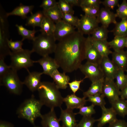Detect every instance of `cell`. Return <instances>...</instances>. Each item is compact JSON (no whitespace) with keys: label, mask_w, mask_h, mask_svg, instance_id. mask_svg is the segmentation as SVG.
<instances>
[{"label":"cell","mask_w":127,"mask_h":127,"mask_svg":"<svg viewBox=\"0 0 127 127\" xmlns=\"http://www.w3.org/2000/svg\"><path fill=\"white\" fill-rule=\"evenodd\" d=\"M83 35L78 31L66 36L56 44L54 59L65 73L78 69L85 59Z\"/></svg>","instance_id":"obj_1"},{"label":"cell","mask_w":127,"mask_h":127,"mask_svg":"<svg viewBox=\"0 0 127 127\" xmlns=\"http://www.w3.org/2000/svg\"><path fill=\"white\" fill-rule=\"evenodd\" d=\"M37 91L39 99L43 105L50 109L56 107H61L64 98L54 82H41Z\"/></svg>","instance_id":"obj_2"},{"label":"cell","mask_w":127,"mask_h":127,"mask_svg":"<svg viewBox=\"0 0 127 127\" xmlns=\"http://www.w3.org/2000/svg\"><path fill=\"white\" fill-rule=\"evenodd\" d=\"M43 105L39 99L31 97L25 100L19 106L16 111L18 117L25 119L34 125L35 121L37 118H41L42 115L41 110Z\"/></svg>","instance_id":"obj_3"},{"label":"cell","mask_w":127,"mask_h":127,"mask_svg":"<svg viewBox=\"0 0 127 127\" xmlns=\"http://www.w3.org/2000/svg\"><path fill=\"white\" fill-rule=\"evenodd\" d=\"M56 41L54 35L41 33L36 37L32 41V50L42 57L49 56L54 53L56 46Z\"/></svg>","instance_id":"obj_4"},{"label":"cell","mask_w":127,"mask_h":127,"mask_svg":"<svg viewBox=\"0 0 127 127\" xmlns=\"http://www.w3.org/2000/svg\"><path fill=\"white\" fill-rule=\"evenodd\" d=\"M0 7V58H4L11 52L8 42L9 37L8 17L1 5Z\"/></svg>","instance_id":"obj_5"},{"label":"cell","mask_w":127,"mask_h":127,"mask_svg":"<svg viewBox=\"0 0 127 127\" xmlns=\"http://www.w3.org/2000/svg\"><path fill=\"white\" fill-rule=\"evenodd\" d=\"M33 52L31 50L23 49L16 52H11L10 56L11 63L9 65L11 68L14 70H17L25 68L28 71V67L32 66L34 61L31 58Z\"/></svg>","instance_id":"obj_6"},{"label":"cell","mask_w":127,"mask_h":127,"mask_svg":"<svg viewBox=\"0 0 127 127\" xmlns=\"http://www.w3.org/2000/svg\"><path fill=\"white\" fill-rule=\"evenodd\" d=\"M17 72L11 69L0 79V84L5 86L10 93L20 95L22 92L24 84L20 79Z\"/></svg>","instance_id":"obj_7"},{"label":"cell","mask_w":127,"mask_h":127,"mask_svg":"<svg viewBox=\"0 0 127 127\" xmlns=\"http://www.w3.org/2000/svg\"><path fill=\"white\" fill-rule=\"evenodd\" d=\"M79 69L85 76L84 79L88 78L92 83L104 78L99 65L87 61Z\"/></svg>","instance_id":"obj_8"},{"label":"cell","mask_w":127,"mask_h":127,"mask_svg":"<svg viewBox=\"0 0 127 127\" xmlns=\"http://www.w3.org/2000/svg\"><path fill=\"white\" fill-rule=\"evenodd\" d=\"M99 23L96 18L82 15L77 28V31L83 35H90L99 27Z\"/></svg>","instance_id":"obj_9"},{"label":"cell","mask_w":127,"mask_h":127,"mask_svg":"<svg viewBox=\"0 0 127 127\" xmlns=\"http://www.w3.org/2000/svg\"><path fill=\"white\" fill-rule=\"evenodd\" d=\"M85 59L87 62L99 65L102 57L92 43L89 35L86 38L85 46Z\"/></svg>","instance_id":"obj_10"},{"label":"cell","mask_w":127,"mask_h":127,"mask_svg":"<svg viewBox=\"0 0 127 127\" xmlns=\"http://www.w3.org/2000/svg\"><path fill=\"white\" fill-rule=\"evenodd\" d=\"M120 92L114 80L104 78L102 94L107 98L110 103L119 98Z\"/></svg>","instance_id":"obj_11"},{"label":"cell","mask_w":127,"mask_h":127,"mask_svg":"<svg viewBox=\"0 0 127 127\" xmlns=\"http://www.w3.org/2000/svg\"><path fill=\"white\" fill-rule=\"evenodd\" d=\"M99 65L105 78L112 80L115 79L119 69L108 57H103Z\"/></svg>","instance_id":"obj_12"},{"label":"cell","mask_w":127,"mask_h":127,"mask_svg":"<svg viewBox=\"0 0 127 127\" xmlns=\"http://www.w3.org/2000/svg\"><path fill=\"white\" fill-rule=\"evenodd\" d=\"M76 28L68 24L62 20L55 24L54 36L56 40L59 41L74 32Z\"/></svg>","instance_id":"obj_13"},{"label":"cell","mask_w":127,"mask_h":127,"mask_svg":"<svg viewBox=\"0 0 127 127\" xmlns=\"http://www.w3.org/2000/svg\"><path fill=\"white\" fill-rule=\"evenodd\" d=\"M34 63H39L42 66L43 70V74L50 76L55 70L59 67L54 58L48 56L44 57L37 61H34Z\"/></svg>","instance_id":"obj_14"},{"label":"cell","mask_w":127,"mask_h":127,"mask_svg":"<svg viewBox=\"0 0 127 127\" xmlns=\"http://www.w3.org/2000/svg\"><path fill=\"white\" fill-rule=\"evenodd\" d=\"M102 111L101 117L97 119L98 127H103L107 123L109 124L115 121L117 119V114L114 109L111 107L106 108L105 106L100 107Z\"/></svg>","instance_id":"obj_15"},{"label":"cell","mask_w":127,"mask_h":127,"mask_svg":"<svg viewBox=\"0 0 127 127\" xmlns=\"http://www.w3.org/2000/svg\"><path fill=\"white\" fill-rule=\"evenodd\" d=\"M28 74L23 82L24 84L29 89L33 92L37 91L40 84L42 72L33 71L30 72L28 71Z\"/></svg>","instance_id":"obj_16"},{"label":"cell","mask_w":127,"mask_h":127,"mask_svg":"<svg viewBox=\"0 0 127 127\" xmlns=\"http://www.w3.org/2000/svg\"><path fill=\"white\" fill-rule=\"evenodd\" d=\"M61 114L59 119L62 123L63 127H78V123L75 118L76 115L73 110L60 108Z\"/></svg>","instance_id":"obj_17"},{"label":"cell","mask_w":127,"mask_h":127,"mask_svg":"<svg viewBox=\"0 0 127 127\" xmlns=\"http://www.w3.org/2000/svg\"><path fill=\"white\" fill-rule=\"evenodd\" d=\"M110 10L105 8H101L96 17L99 23H101L102 26L107 28L111 24H115L117 22L116 20L115 13Z\"/></svg>","instance_id":"obj_18"},{"label":"cell","mask_w":127,"mask_h":127,"mask_svg":"<svg viewBox=\"0 0 127 127\" xmlns=\"http://www.w3.org/2000/svg\"><path fill=\"white\" fill-rule=\"evenodd\" d=\"M87 101L85 97H79L74 94L68 95L63 99L67 108L73 110L75 109H79L86 104Z\"/></svg>","instance_id":"obj_19"},{"label":"cell","mask_w":127,"mask_h":127,"mask_svg":"<svg viewBox=\"0 0 127 127\" xmlns=\"http://www.w3.org/2000/svg\"><path fill=\"white\" fill-rule=\"evenodd\" d=\"M41 123L42 127H63L60 123L54 109H50L47 113L42 115Z\"/></svg>","instance_id":"obj_20"},{"label":"cell","mask_w":127,"mask_h":127,"mask_svg":"<svg viewBox=\"0 0 127 127\" xmlns=\"http://www.w3.org/2000/svg\"><path fill=\"white\" fill-rule=\"evenodd\" d=\"M112 61L119 69L124 71L127 70V50H123L119 51H114L112 53Z\"/></svg>","instance_id":"obj_21"},{"label":"cell","mask_w":127,"mask_h":127,"mask_svg":"<svg viewBox=\"0 0 127 127\" xmlns=\"http://www.w3.org/2000/svg\"><path fill=\"white\" fill-rule=\"evenodd\" d=\"M50 76L52 78L54 82L59 89H65L67 87L70 78L65 73H61L57 69L52 73Z\"/></svg>","instance_id":"obj_22"},{"label":"cell","mask_w":127,"mask_h":127,"mask_svg":"<svg viewBox=\"0 0 127 127\" xmlns=\"http://www.w3.org/2000/svg\"><path fill=\"white\" fill-rule=\"evenodd\" d=\"M91 41L102 57H108L112 52L110 49L107 40H97L92 38L90 36Z\"/></svg>","instance_id":"obj_23"},{"label":"cell","mask_w":127,"mask_h":127,"mask_svg":"<svg viewBox=\"0 0 127 127\" xmlns=\"http://www.w3.org/2000/svg\"><path fill=\"white\" fill-rule=\"evenodd\" d=\"M34 6L25 5L20 4V5L15 8L12 12L7 13L8 17L11 15L17 16L20 17L21 18L24 19L27 18V15L29 13L33 14L32 10Z\"/></svg>","instance_id":"obj_24"},{"label":"cell","mask_w":127,"mask_h":127,"mask_svg":"<svg viewBox=\"0 0 127 127\" xmlns=\"http://www.w3.org/2000/svg\"><path fill=\"white\" fill-rule=\"evenodd\" d=\"M104 78L92 83L89 89L83 92V97L86 98L89 96L102 94Z\"/></svg>","instance_id":"obj_25"},{"label":"cell","mask_w":127,"mask_h":127,"mask_svg":"<svg viewBox=\"0 0 127 127\" xmlns=\"http://www.w3.org/2000/svg\"><path fill=\"white\" fill-rule=\"evenodd\" d=\"M42 11L45 16L56 24L62 20L63 13L57 4L48 10H43Z\"/></svg>","instance_id":"obj_26"},{"label":"cell","mask_w":127,"mask_h":127,"mask_svg":"<svg viewBox=\"0 0 127 127\" xmlns=\"http://www.w3.org/2000/svg\"><path fill=\"white\" fill-rule=\"evenodd\" d=\"M41 33L47 35H54L55 28L54 23L45 16L40 27Z\"/></svg>","instance_id":"obj_27"},{"label":"cell","mask_w":127,"mask_h":127,"mask_svg":"<svg viewBox=\"0 0 127 127\" xmlns=\"http://www.w3.org/2000/svg\"><path fill=\"white\" fill-rule=\"evenodd\" d=\"M111 103L117 114L123 117L127 115V105L125 100L119 98Z\"/></svg>","instance_id":"obj_28"},{"label":"cell","mask_w":127,"mask_h":127,"mask_svg":"<svg viewBox=\"0 0 127 127\" xmlns=\"http://www.w3.org/2000/svg\"><path fill=\"white\" fill-rule=\"evenodd\" d=\"M44 16L43 11H39L32 14L27 18L26 25L32 26L34 29L36 27H40Z\"/></svg>","instance_id":"obj_29"},{"label":"cell","mask_w":127,"mask_h":127,"mask_svg":"<svg viewBox=\"0 0 127 127\" xmlns=\"http://www.w3.org/2000/svg\"><path fill=\"white\" fill-rule=\"evenodd\" d=\"M127 36H115L112 40L108 42L110 48L115 51L123 50L126 47Z\"/></svg>","instance_id":"obj_30"},{"label":"cell","mask_w":127,"mask_h":127,"mask_svg":"<svg viewBox=\"0 0 127 127\" xmlns=\"http://www.w3.org/2000/svg\"><path fill=\"white\" fill-rule=\"evenodd\" d=\"M115 25L114 28L111 31L115 36H127V19L122 20Z\"/></svg>","instance_id":"obj_31"},{"label":"cell","mask_w":127,"mask_h":127,"mask_svg":"<svg viewBox=\"0 0 127 127\" xmlns=\"http://www.w3.org/2000/svg\"><path fill=\"white\" fill-rule=\"evenodd\" d=\"M16 27L17 28L18 33L22 37V40L23 41L25 39L33 40L36 37L35 35L37 31L34 29L32 30H28L24 27L22 25L16 24Z\"/></svg>","instance_id":"obj_32"},{"label":"cell","mask_w":127,"mask_h":127,"mask_svg":"<svg viewBox=\"0 0 127 127\" xmlns=\"http://www.w3.org/2000/svg\"><path fill=\"white\" fill-rule=\"evenodd\" d=\"M109 32L107 28L102 25L96 28L91 34V36L92 38L96 40H107Z\"/></svg>","instance_id":"obj_33"},{"label":"cell","mask_w":127,"mask_h":127,"mask_svg":"<svg viewBox=\"0 0 127 127\" xmlns=\"http://www.w3.org/2000/svg\"><path fill=\"white\" fill-rule=\"evenodd\" d=\"M115 79L116 85L119 90H122L127 85V76L123 70H118Z\"/></svg>","instance_id":"obj_34"},{"label":"cell","mask_w":127,"mask_h":127,"mask_svg":"<svg viewBox=\"0 0 127 127\" xmlns=\"http://www.w3.org/2000/svg\"><path fill=\"white\" fill-rule=\"evenodd\" d=\"M103 94H99L88 97L87 101L91 102L94 105L100 106V107L105 106L106 103Z\"/></svg>","instance_id":"obj_35"},{"label":"cell","mask_w":127,"mask_h":127,"mask_svg":"<svg viewBox=\"0 0 127 127\" xmlns=\"http://www.w3.org/2000/svg\"><path fill=\"white\" fill-rule=\"evenodd\" d=\"M62 20L66 23L77 28L79 23V19L73 14L70 13L63 14Z\"/></svg>","instance_id":"obj_36"},{"label":"cell","mask_w":127,"mask_h":127,"mask_svg":"<svg viewBox=\"0 0 127 127\" xmlns=\"http://www.w3.org/2000/svg\"><path fill=\"white\" fill-rule=\"evenodd\" d=\"M116 10L115 13L116 17H118L122 20L127 19V2L126 0H123Z\"/></svg>","instance_id":"obj_37"},{"label":"cell","mask_w":127,"mask_h":127,"mask_svg":"<svg viewBox=\"0 0 127 127\" xmlns=\"http://www.w3.org/2000/svg\"><path fill=\"white\" fill-rule=\"evenodd\" d=\"M57 4L63 14H74V11L72 7L65 0H59L57 2Z\"/></svg>","instance_id":"obj_38"},{"label":"cell","mask_w":127,"mask_h":127,"mask_svg":"<svg viewBox=\"0 0 127 127\" xmlns=\"http://www.w3.org/2000/svg\"><path fill=\"white\" fill-rule=\"evenodd\" d=\"M95 106L93 104L88 106H83L79 109V112L75 113L76 115L79 114L83 117H90L93 115L95 113L94 109Z\"/></svg>","instance_id":"obj_39"},{"label":"cell","mask_w":127,"mask_h":127,"mask_svg":"<svg viewBox=\"0 0 127 127\" xmlns=\"http://www.w3.org/2000/svg\"><path fill=\"white\" fill-rule=\"evenodd\" d=\"M97 119L91 116L83 117L78 123V127H93Z\"/></svg>","instance_id":"obj_40"},{"label":"cell","mask_w":127,"mask_h":127,"mask_svg":"<svg viewBox=\"0 0 127 127\" xmlns=\"http://www.w3.org/2000/svg\"><path fill=\"white\" fill-rule=\"evenodd\" d=\"M85 15L89 16L96 18L98 16L99 11V7H81Z\"/></svg>","instance_id":"obj_41"},{"label":"cell","mask_w":127,"mask_h":127,"mask_svg":"<svg viewBox=\"0 0 127 127\" xmlns=\"http://www.w3.org/2000/svg\"><path fill=\"white\" fill-rule=\"evenodd\" d=\"M22 40L12 41V40H8V46L13 52H16L21 51L23 49L22 48L23 44Z\"/></svg>","instance_id":"obj_42"},{"label":"cell","mask_w":127,"mask_h":127,"mask_svg":"<svg viewBox=\"0 0 127 127\" xmlns=\"http://www.w3.org/2000/svg\"><path fill=\"white\" fill-rule=\"evenodd\" d=\"M102 2L100 0H81L80 7H99Z\"/></svg>","instance_id":"obj_43"},{"label":"cell","mask_w":127,"mask_h":127,"mask_svg":"<svg viewBox=\"0 0 127 127\" xmlns=\"http://www.w3.org/2000/svg\"><path fill=\"white\" fill-rule=\"evenodd\" d=\"M4 59L0 58V79L1 78L11 69L10 66L5 63Z\"/></svg>","instance_id":"obj_44"},{"label":"cell","mask_w":127,"mask_h":127,"mask_svg":"<svg viewBox=\"0 0 127 127\" xmlns=\"http://www.w3.org/2000/svg\"><path fill=\"white\" fill-rule=\"evenodd\" d=\"M57 4V2L55 0H44L40 7L43 9V10L46 11L54 7Z\"/></svg>","instance_id":"obj_45"},{"label":"cell","mask_w":127,"mask_h":127,"mask_svg":"<svg viewBox=\"0 0 127 127\" xmlns=\"http://www.w3.org/2000/svg\"><path fill=\"white\" fill-rule=\"evenodd\" d=\"M118 0H105L102 1V3L105 8L110 10L113 9L116 6H119V4Z\"/></svg>","instance_id":"obj_46"},{"label":"cell","mask_w":127,"mask_h":127,"mask_svg":"<svg viewBox=\"0 0 127 127\" xmlns=\"http://www.w3.org/2000/svg\"><path fill=\"white\" fill-rule=\"evenodd\" d=\"M84 79L75 80L68 83V85L73 94H75L79 89L80 84Z\"/></svg>","instance_id":"obj_47"},{"label":"cell","mask_w":127,"mask_h":127,"mask_svg":"<svg viewBox=\"0 0 127 127\" xmlns=\"http://www.w3.org/2000/svg\"><path fill=\"white\" fill-rule=\"evenodd\" d=\"M108 127H127V122L123 120L117 119L115 121L109 124Z\"/></svg>","instance_id":"obj_48"},{"label":"cell","mask_w":127,"mask_h":127,"mask_svg":"<svg viewBox=\"0 0 127 127\" xmlns=\"http://www.w3.org/2000/svg\"><path fill=\"white\" fill-rule=\"evenodd\" d=\"M120 96L122 99H127V85L121 90Z\"/></svg>","instance_id":"obj_49"},{"label":"cell","mask_w":127,"mask_h":127,"mask_svg":"<svg viewBox=\"0 0 127 127\" xmlns=\"http://www.w3.org/2000/svg\"><path fill=\"white\" fill-rule=\"evenodd\" d=\"M0 127H14L12 123L5 120H0Z\"/></svg>","instance_id":"obj_50"},{"label":"cell","mask_w":127,"mask_h":127,"mask_svg":"<svg viewBox=\"0 0 127 127\" xmlns=\"http://www.w3.org/2000/svg\"><path fill=\"white\" fill-rule=\"evenodd\" d=\"M72 7L73 6L80 7L81 0H65Z\"/></svg>","instance_id":"obj_51"},{"label":"cell","mask_w":127,"mask_h":127,"mask_svg":"<svg viewBox=\"0 0 127 127\" xmlns=\"http://www.w3.org/2000/svg\"><path fill=\"white\" fill-rule=\"evenodd\" d=\"M127 39H126V47L127 48V36L126 37Z\"/></svg>","instance_id":"obj_52"},{"label":"cell","mask_w":127,"mask_h":127,"mask_svg":"<svg viewBox=\"0 0 127 127\" xmlns=\"http://www.w3.org/2000/svg\"><path fill=\"white\" fill-rule=\"evenodd\" d=\"M33 127H40L38 126H34Z\"/></svg>","instance_id":"obj_53"},{"label":"cell","mask_w":127,"mask_h":127,"mask_svg":"<svg viewBox=\"0 0 127 127\" xmlns=\"http://www.w3.org/2000/svg\"><path fill=\"white\" fill-rule=\"evenodd\" d=\"M125 101H126V103H127V99L125 100Z\"/></svg>","instance_id":"obj_54"},{"label":"cell","mask_w":127,"mask_h":127,"mask_svg":"<svg viewBox=\"0 0 127 127\" xmlns=\"http://www.w3.org/2000/svg\"><path fill=\"white\" fill-rule=\"evenodd\" d=\"M126 72H127V74H126V75L127 76V70L126 71Z\"/></svg>","instance_id":"obj_55"},{"label":"cell","mask_w":127,"mask_h":127,"mask_svg":"<svg viewBox=\"0 0 127 127\" xmlns=\"http://www.w3.org/2000/svg\"></svg>","instance_id":"obj_56"}]
</instances>
